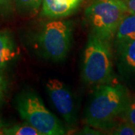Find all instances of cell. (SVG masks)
<instances>
[{
	"instance_id": "obj_16",
	"label": "cell",
	"mask_w": 135,
	"mask_h": 135,
	"mask_svg": "<svg viewBox=\"0 0 135 135\" xmlns=\"http://www.w3.org/2000/svg\"><path fill=\"white\" fill-rule=\"evenodd\" d=\"M128 11L130 14H135V0H125Z\"/></svg>"
},
{
	"instance_id": "obj_6",
	"label": "cell",
	"mask_w": 135,
	"mask_h": 135,
	"mask_svg": "<svg viewBox=\"0 0 135 135\" xmlns=\"http://www.w3.org/2000/svg\"><path fill=\"white\" fill-rule=\"evenodd\" d=\"M46 90L53 106L65 121L73 125L76 122V108L71 91L58 79H50Z\"/></svg>"
},
{
	"instance_id": "obj_11",
	"label": "cell",
	"mask_w": 135,
	"mask_h": 135,
	"mask_svg": "<svg viewBox=\"0 0 135 135\" xmlns=\"http://www.w3.org/2000/svg\"><path fill=\"white\" fill-rule=\"evenodd\" d=\"M44 0H15V6L25 15H35L42 6Z\"/></svg>"
},
{
	"instance_id": "obj_17",
	"label": "cell",
	"mask_w": 135,
	"mask_h": 135,
	"mask_svg": "<svg viewBox=\"0 0 135 135\" xmlns=\"http://www.w3.org/2000/svg\"><path fill=\"white\" fill-rule=\"evenodd\" d=\"M2 89L0 87V108H1V103H2ZM4 127V124H3V121L2 119V117H1V109H0V129Z\"/></svg>"
},
{
	"instance_id": "obj_10",
	"label": "cell",
	"mask_w": 135,
	"mask_h": 135,
	"mask_svg": "<svg viewBox=\"0 0 135 135\" xmlns=\"http://www.w3.org/2000/svg\"><path fill=\"white\" fill-rule=\"evenodd\" d=\"M120 66L126 71L135 72V40L119 45Z\"/></svg>"
},
{
	"instance_id": "obj_3",
	"label": "cell",
	"mask_w": 135,
	"mask_h": 135,
	"mask_svg": "<svg viewBox=\"0 0 135 135\" xmlns=\"http://www.w3.org/2000/svg\"><path fill=\"white\" fill-rule=\"evenodd\" d=\"M16 107L20 117L41 135H62L66 131L59 119L44 105L38 94L32 90L21 92Z\"/></svg>"
},
{
	"instance_id": "obj_9",
	"label": "cell",
	"mask_w": 135,
	"mask_h": 135,
	"mask_svg": "<svg viewBox=\"0 0 135 135\" xmlns=\"http://www.w3.org/2000/svg\"><path fill=\"white\" fill-rule=\"evenodd\" d=\"M15 44L11 35L5 32H0V71L15 58Z\"/></svg>"
},
{
	"instance_id": "obj_7",
	"label": "cell",
	"mask_w": 135,
	"mask_h": 135,
	"mask_svg": "<svg viewBox=\"0 0 135 135\" xmlns=\"http://www.w3.org/2000/svg\"><path fill=\"white\" fill-rule=\"evenodd\" d=\"M83 0H44L41 15L49 19H64L72 15Z\"/></svg>"
},
{
	"instance_id": "obj_2",
	"label": "cell",
	"mask_w": 135,
	"mask_h": 135,
	"mask_svg": "<svg viewBox=\"0 0 135 135\" xmlns=\"http://www.w3.org/2000/svg\"><path fill=\"white\" fill-rule=\"evenodd\" d=\"M110 41L91 32L84 49L82 77L89 85H102L113 77V61Z\"/></svg>"
},
{
	"instance_id": "obj_12",
	"label": "cell",
	"mask_w": 135,
	"mask_h": 135,
	"mask_svg": "<svg viewBox=\"0 0 135 135\" xmlns=\"http://www.w3.org/2000/svg\"><path fill=\"white\" fill-rule=\"evenodd\" d=\"M2 134L7 135H41L38 131L27 122L9 128H4L2 129Z\"/></svg>"
},
{
	"instance_id": "obj_4",
	"label": "cell",
	"mask_w": 135,
	"mask_h": 135,
	"mask_svg": "<svg viewBox=\"0 0 135 135\" xmlns=\"http://www.w3.org/2000/svg\"><path fill=\"white\" fill-rule=\"evenodd\" d=\"M128 12L125 0H93L85 11L91 32L110 41Z\"/></svg>"
},
{
	"instance_id": "obj_14",
	"label": "cell",
	"mask_w": 135,
	"mask_h": 135,
	"mask_svg": "<svg viewBox=\"0 0 135 135\" xmlns=\"http://www.w3.org/2000/svg\"><path fill=\"white\" fill-rule=\"evenodd\" d=\"M113 134L116 135H135V127L125 121V122L116 126Z\"/></svg>"
},
{
	"instance_id": "obj_5",
	"label": "cell",
	"mask_w": 135,
	"mask_h": 135,
	"mask_svg": "<svg viewBox=\"0 0 135 135\" xmlns=\"http://www.w3.org/2000/svg\"><path fill=\"white\" fill-rule=\"evenodd\" d=\"M73 38V23L64 19H50L44 23L37 43L44 57L61 62L70 51Z\"/></svg>"
},
{
	"instance_id": "obj_1",
	"label": "cell",
	"mask_w": 135,
	"mask_h": 135,
	"mask_svg": "<svg viewBox=\"0 0 135 135\" xmlns=\"http://www.w3.org/2000/svg\"><path fill=\"white\" fill-rule=\"evenodd\" d=\"M128 101L126 89L121 85H100L87 106L88 125L97 128H107L114 125V120L122 115Z\"/></svg>"
},
{
	"instance_id": "obj_8",
	"label": "cell",
	"mask_w": 135,
	"mask_h": 135,
	"mask_svg": "<svg viewBox=\"0 0 135 135\" xmlns=\"http://www.w3.org/2000/svg\"><path fill=\"white\" fill-rule=\"evenodd\" d=\"M116 41L119 45L135 40V14L125 16L121 21L116 33Z\"/></svg>"
},
{
	"instance_id": "obj_13",
	"label": "cell",
	"mask_w": 135,
	"mask_h": 135,
	"mask_svg": "<svg viewBox=\"0 0 135 135\" xmlns=\"http://www.w3.org/2000/svg\"><path fill=\"white\" fill-rule=\"evenodd\" d=\"M122 116L126 122L135 127V99L128 101Z\"/></svg>"
},
{
	"instance_id": "obj_15",
	"label": "cell",
	"mask_w": 135,
	"mask_h": 135,
	"mask_svg": "<svg viewBox=\"0 0 135 135\" xmlns=\"http://www.w3.org/2000/svg\"><path fill=\"white\" fill-rule=\"evenodd\" d=\"M15 0H0V14L8 15L14 11Z\"/></svg>"
}]
</instances>
